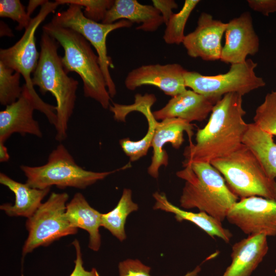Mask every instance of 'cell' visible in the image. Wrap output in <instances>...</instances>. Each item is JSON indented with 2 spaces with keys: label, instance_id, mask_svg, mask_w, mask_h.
Instances as JSON below:
<instances>
[{
  "label": "cell",
  "instance_id": "4fadbf2b",
  "mask_svg": "<svg viewBox=\"0 0 276 276\" xmlns=\"http://www.w3.org/2000/svg\"><path fill=\"white\" fill-rule=\"evenodd\" d=\"M186 71L178 63L143 65L128 73L125 85L131 90L143 85L155 86L173 97L187 89L184 78Z\"/></svg>",
  "mask_w": 276,
  "mask_h": 276
},
{
  "label": "cell",
  "instance_id": "1f68e13d",
  "mask_svg": "<svg viewBox=\"0 0 276 276\" xmlns=\"http://www.w3.org/2000/svg\"><path fill=\"white\" fill-rule=\"evenodd\" d=\"M76 251V259L74 261L75 266L70 276H100L98 271L95 268L90 270H86L83 266L82 252L80 243L77 239L72 242Z\"/></svg>",
  "mask_w": 276,
  "mask_h": 276
},
{
  "label": "cell",
  "instance_id": "4dcf8cb0",
  "mask_svg": "<svg viewBox=\"0 0 276 276\" xmlns=\"http://www.w3.org/2000/svg\"><path fill=\"white\" fill-rule=\"evenodd\" d=\"M120 276H151V268L138 259H128L120 262L118 265ZM201 268L197 266L183 276H197Z\"/></svg>",
  "mask_w": 276,
  "mask_h": 276
},
{
  "label": "cell",
  "instance_id": "4316f807",
  "mask_svg": "<svg viewBox=\"0 0 276 276\" xmlns=\"http://www.w3.org/2000/svg\"><path fill=\"white\" fill-rule=\"evenodd\" d=\"M21 74L0 61V103L7 106L15 102L21 96Z\"/></svg>",
  "mask_w": 276,
  "mask_h": 276
},
{
  "label": "cell",
  "instance_id": "2e32d148",
  "mask_svg": "<svg viewBox=\"0 0 276 276\" xmlns=\"http://www.w3.org/2000/svg\"><path fill=\"white\" fill-rule=\"evenodd\" d=\"M156 99L153 94H145L144 95L136 94L134 103L123 105L114 103L111 110L114 119L118 121L125 122L126 116L130 112L137 111L142 113L146 118L148 128L145 135L137 141L129 138L120 140V145L124 152L127 155L130 162H135L146 155L151 147L158 122L154 118L151 108Z\"/></svg>",
  "mask_w": 276,
  "mask_h": 276
},
{
  "label": "cell",
  "instance_id": "836d02e7",
  "mask_svg": "<svg viewBox=\"0 0 276 276\" xmlns=\"http://www.w3.org/2000/svg\"><path fill=\"white\" fill-rule=\"evenodd\" d=\"M153 6L160 12L164 23L166 25L173 14L172 10L177 9L178 5L173 0H153Z\"/></svg>",
  "mask_w": 276,
  "mask_h": 276
},
{
  "label": "cell",
  "instance_id": "9c48e42d",
  "mask_svg": "<svg viewBox=\"0 0 276 276\" xmlns=\"http://www.w3.org/2000/svg\"><path fill=\"white\" fill-rule=\"evenodd\" d=\"M257 65L251 59H246L243 62L231 64L227 73L215 76L187 71L184 75L185 85L206 96L221 98L232 93L243 96L266 85L263 79L255 74Z\"/></svg>",
  "mask_w": 276,
  "mask_h": 276
},
{
  "label": "cell",
  "instance_id": "d6986e66",
  "mask_svg": "<svg viewBox=\"0 0 276 276\" xmlns=\"http://www.w3.org/2000/svg\"><path fill=\"white\" fill-rule=\"evenodd\" d=\"M267 237L248 236L232 246L231 264L221 276H250L268 251Z\"/></svg>",
  "mask_w": 276,
  "mask_h": 276
},
{
  "label": "cell",
  "instance_id": "ba28073f",
  "mask_svg": "<svg viewBox=\"0 0 276 276\" xmlns=\"http://www.w3.org/2000/svg\"><path fill=\"white\" fill-rule=\"evenodd\" d=\"M80 6L70 4L64 11L56 13L52 20L62 27L71 29L82 35L95 49L99 57L108 93L111 97L116 93V87L109 72L113 68L111 58L108 55L106 38L111 32L118 29L130 28L133 24L122 19L113 24L98 22L86 18Z\"/></svg>",
  "mask_w": 276,
  "mask_h": 276
},
{
  "label": "cell",
  "instance_id": "7402d4cb",
  "mask_svg": "<svg viewBox=\"0 0 276 276\" xmlns=\"http://www.w3.org/2000/svg\"><path fill=\"white\" fill-rule=\"evenodd\" d=\"M66 215L72 226L88 233V247L98 251L101 244L99 228L102 214L91 207L82 194L77 193L66 204Z\"/></svg>",
  "mask_w": 276,
  "mask_h": 276
},
{
  "label": "cell",
  "instance_id": "484cf974",
  "mask_svg": "<svg viewBox=\"0 0 276 276\" xmlns=\"http://www.w3.org/2000/svg\"><path fill=\"white\" fill-rule=\"evenodd\" d=\"M200 2L199 0H186L177 13H173L170 18L165 30L163 39L169 44L182 43L185 35V28L191 13Z\"/></svg>",
  "mask_w": 276,
  "mask_h": 276
},
{
  "label": "cell",
  "instance_id": "8fae6325",
  "mask_svg": "<svg viewBox=\"0 0 276 276\" xmlns=\"http://www.w3.org/2000/svg\"><path fill=\"white\" fill-rule=\"evenodd\" d=\"M60 5L55 1L48 2L41 7L39 13L32 18L29 26L13 45L0 50V61L22 76L25 85L36 99L41 98L36 93L32 84L31 74L35 71L39 58L35 42V32L41 23L49 14L54 13Z\"/></svg>",
  "mask_w": 276,
  "mask_h": 276
},
{
  "label": "cell",
  "instance_id": "5bb4252c",
  "mask_svg": "<svg viewBox=\"0 0 276 276\" xmlns=\"http://www.w3.org/2000/svg\"><path fill=\"white\" fill-rule=\"evenodd\" d=\"M226 27L227 23L214 19L210 14L201 13L197 27L185 35L182 43L188 55L206 61L220 59L221 40Z\"/></svg>",
  "mask_w": 276,
  "mask_h": 276
},
{
  "label": "cell",
  "instance_id": "83f0119b",
  "mask_svg": "<svg viewBox=\"0 0 276 276\" xmlns=\"http://www.w3.org/2000/svg\"><path fill=\"white\" fill-rule=\"evenodd\" d=\"M254 123L264 131L276 135V89L266 94L257 108Z\"/></svg>",
  "mask_w": 276,
  "mask_h": 276
},
{
  "label": "cell",
  "instance_id": "277c9868",
  "mask_svg": "<svg viewBox=\"0 0 276 276\" xmlns=\"http://www.w3.org/2000/svg\"><path fill=\"white\" fill-rule=\"evenodd\" d=\"M42 28L63 49V67L67 73L75 72L80 77L84 96L94 99L104 109L108 108L111 97L98 56L93 51L91 44L79 33L52 20Z\"/></svg>",
  "mask_w": 276,
  "mask_h": 276
},
{
  "label": "cell",
  "instance_id": "6da1fadb",
  "mask_svg": "<svg viewBox=\"0 0 276 276\" xmlns=\"http://www.w3.org/2000/svg\"><path fill=\"white\" fill-rule=\"evenodd\" d=\"M241 95H224L214 106L209 120L196 134V143L190 142L185 148L184 162L211 163L225 156L242 144L248 124L243 119Z\"/></svg>",
  "mask_w": 276,
  "mask_h": 276
},
{
  "label": "cell",
  "instance_id": "603a6c76",
  "mask_svg": "<svg viewBox=\"0 0 276 276\" xmlns=\"http://www.w3.org/2000/svg\"><path fill=\"white\" fill-rule=\"evenodd\" d=\"M154 210H160L174 215L178 221H190L206 233L211 237H218L225 242H229L233 235L224 228L222 222L203 212L195 213L181 209L170 202L164 193L155 192Z\"/></svg>",
  "mask_w": 276,
  "mask_h": 276
},
{
  "label": "cell",
  "instance_id": "5b68a950",
  "mask_svg": "<svg viewBox=\"0 0 276 276\" xmlns=\"http://www.w3.org/2000/svg\"><path fill=\"white\" fill-rule=\"evenodd\" d=\"M210 164L239 198L259 196L276 200V181L268 176L256 156L243 144Z\"/></svg>",
  "mask_w": 276,
  "mask_h": 276
},
{
  "label": "cell",
  "instance_id": "9a60e30c",
  "mask_svg": "<svg viewBox=\"0 0 276 276\" xmlns=\"http://www.w3.org/2000/svg\"><path fill=\"white\" fill-rule=\"evenodd\" d=\"M225 42L220 60L226 63L244 62L248 55H254L259 49V38L253 26L250 12H245L227 23Z\"/></svg>",
  "mask_w": 276,
  "mask_h": 276
},
{
  "label": "cell",
  "instance_id": "f1b7e54d",
  "mask_svg": "<svg viewBox=\"0 0 276 276\" xmlns=\"http://www.w3.org/2000/svg\"><path fill=\"white\" fill-rule=\"evenodd\" d=\"M60 5L74 4L84 8V16L94 21L100 22L104 19L107 11L114 3L113 0H56Z\"/></svg>",
  "mask_w": 276,
  "mask_h": 276
},
{
  "label": "cell",
  "instance_id": "f546056e",
  "mask_svg": "<svg viewBox=\"0 0 276 276\" xmlns=\"http://www.w3.org/2000/svg\"><path fill=\"white\" fill-rule=\"evenodd\" d=\"M0 16L7 17L16 21L17 31L27 28L31 24L32 18L29 16L24 6L19 0H1Z\"/></svg>",
  "mask_w": 276,
  "mask_h": 276
},
{
  "label": "cell",
  "instance_id": "ffe728a7",
  "mask_svg": "<svg viewBox=\"0 0 276 276\" xmlns=\"http://www.w3.org/2000/svg\"><path fill=\"white\" fill-rule=\"evenodd\" d=\"M122 19L141 24L136 29L145 32H154L164 24L160 12L153 5L136 0H115L101 22L110 24Z\"/></svg>",
  "mask_w": 276,
  "mask_h": 276
},
{
  "label": "cell",
  "instance_id": "7c38bea8",
  "mask_svg": "<svg viewBox=\"0 0 276 276\" xmlns=\"http://www.w3.org/2000/svg\"><path fill=\"white\" fill-rule=\"evenodd\" d=\"M226 219L248 236H276V200L259 196L240 199L229 210Z\"/></svg>",
  "mask_w": 276,
  "mask_h": 276
},
{
  "label": "cell",
  "instance_id": "cb8c5ba5",
  "mask_svg": "<svg viewBox=\"0 0 276 276\" xmlns=\"http://www.w3.org/2000/svg\"><path fill=\"white\" fill-rule=\"evenodd\" d=\"M242 144L258 158L268 176L276 178V143L273 135L264 131L255 123L248 124Z\"/></svg>",
  "mask_w": 276,
  "mask_h": 276
},
{
  "label": "cell",
  "instance_id": "8992f818",
  "mask_svg": "<svg viewBox=\"0 0 276 276\" xmlns=\"http://www.w3.org/2000/svg\"><path fill=\"white\" fill-rule=\"evenodd\" d=\"M26 177V183L32 188L44 189L55 186L84 189L104 179L117 170L95 172L79 166L64 145L59 144L50 153L47 163L41 166H20Z\"/></svg>",
  "mask_w": 276,
  "mask_h": 276
},
{
  "label": "cell",
  "instance_id": "ac0fdd59",
  "mask_svg": "<svg viewBox=\"0 0 276 276\" xmlns=\"http://www.w3.org/2000/svg\"><path fill=\"white\" fill-rule=\"evenodd\" d=\"M221 99L186 89L172 97L164 107L153 114L156 120L176 118L190 123L193 121L201 122L211 113L215 105Z\"/></svg>",
  "mask_w": 276,
  "mask_h": 276
},
{
  "label": "cell",
  "instance_id": "52a82bcc",
  "mask_svg": "<svg viewBox=\"0 0 276 276\" xmlns=\"http://www.w3.org/2000/svg\"><path fill=\"white\" fill-rule=\"evenodd\" d=\"M66 193L53 192L34 214L27 218L28 236L22 249V261L28 254L40 246H47L63 237L75 235L78 228L72 226L66 215Z\"/></svg>",
  "mask_w": 276,
  "mask_h": 276
},
{
  "label": "cell",
  "instance_id": "8d00e7d4",
  "mask_svg": "<svg viewBox=\"0 0 276 276\" xmlns=\"http://www.w3.org/2000/svg\"><path fill=\"white\" fill-rule=\"evenodd\" d=\"M1 31H0V36H9L12 37L13 36V33L11 29L9 26L5 24L4 21H1Z\"/></svg>",
  "mask_w": 276,
  "mask_h": 276
},
{
  "label": "cell",
  "instance_id": "e575fe53",
  "mask_svg": "<svg viewBox=\"0 0 276 276\" xmlns=\"http://www.w3.org/2000/svg\"><path fill=\"white\" fill-rule=\"evenodd\" d=\"M48 2V1L47 0H30L26 9L28 15L31 17V15L38 7L42 6Z\"/></svg>",
  "mask_w": 276,
  "mask_h": 276
},
{
  "label": "cell",
  "instance_id": "d590c367",
  "mask_svg": "<svg viewBox=\"0 0 276 276\" xmlns=\"http://www.w3.org/2000/svg\"><path fill=\"white\" fill-rule=\"evenodd\" d=\"M10 159V155L7 148L4 143L0 142V162H7Z\"/></svg>",
  "mask_w": 276,
  "mask_h": 276
},
{
  "label": "cell",
  "instance_id": "44dd1931",
  "mask_svg": "<svg viewBox=\"0 0 276 276\" xmlns=\"http://www.w3.org/2000/svg\"><path fill=\"white\" fill-rule=\"evenodd\" d=\"M0 183L7 187L15 195L13 204L6 203L0 206V209L10 217H31L50 191V188H32L26 183L13 180L4 173H0Z\"/></svg>",
  "mask_w": 276,
  "mask_h": 276
},
{
  "label": "cell",
  "instance_id": "3957f363",
  "mask_svg": "<svg viewBox=\"0 0 276 276\" xmlns=\"http://www.w3.org/2000/svg\"><path fill=\"white\" fill-rule=\"evenodd\" d=\"M182 164L183 169L176 174L185 181L179 199L180 206L187 210L196 208L223 221L239 197L210 163L183 162Z\"/></svg>",
  "mask_w": 276,
  "mask_h": 276
},
{
  "label": "cell",
  "instance_id": "30bf717a",
  "mask_svg": "<svg viewBox=\"0 0 276 276\" xmlns=\"http://www.w3.org/2000/svg\"><path fill=\"white\" fill-rule=\"evenodd\" d=\"M20 97L0 111V142H5L14 133L22 136L31 134L42 137L38 122L33 118V111L38 110L44 114L54 126L57 122L56 107L38 100L33 96L25 84Z\"/></svg>",
  "mask_w": 276,
  "mask_h": 276
},
{
  "label": "cell",
  "instance_id": "d4e9b609",
  "mask_svg": "<svg viewBox=\"0 0 276 276\" xmlns=\"http://www.w3.org/2000/svg\"><path fill=\"white\" fill-rule=\"evenodd\" d=\"M138 209V204L132 201L131 190L125 188L116 207L108 213L102 214L101 225L119 241H123L126 238L125 225L127 218Z\"/></svg>",
  "mask_w": 276,
  "mask_h": 276
},
{
  "label": "cell",
  "instance_id": "d6a6232c",
  "mask_svg": "<svg viewBox=\"0 0 276 276\" xmlns=\"http://www.w3.org/2000/svg\"><path fill=\"white\" fill-rule=\"evenodd\" d=\"M248 6L265 16L276 12V0H247Z\"/></svg>",
  "mask_w": 276,
  "mask_h": 276
},
{
  "label": "cell",
  "instance_id": "7a4b0ae2",
  "mask_svg": "<svg viewBox=\"0 0 276 276\" xmlns=\"http://www.w3.org/2000/svg\"><path fill=\"white\" fill-rule=\"evenodd\" d=\"M59 45L54 38L42 31L39 58L32 81L42 95L50 92L56 99L55 139L62 142L67 136L68 124L75 108L79 82L65 71L62 57L58 54Z\"/></svg>",
  "mask_w": 276,
  "mask_h": 276
},
{
  "label": "cell",
  "instance_id": "e0dca14e",
  "mask_svg": "<svg viewBox=\"0 0 276 276\" xmlns=\"http://www.w3.org/2000/svg\"><path fill=\"white\" fill-rule=\"evenodd\" d=\"M193 129V124L179 118H168L158 122L151 145L153 148L151 163L147 170L150 176L157 178L160 167L168 164V156L164 146L170 143L173 148H179L185 141L184 132L187 133L191 142Z\"/></svg>",
  "mask_w": 276,
  "mask_h": 276
}]
</instances>
